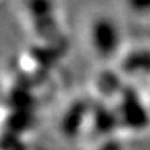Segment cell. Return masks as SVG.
<instances>
[{
    "mask_svg": "<svg viewBox=\"0 0 150 150\" xmlns=\"http://www.w3.org/2000/svg\"><path fill=\"white\" fill-rule=\"evenodd\" d=\"M115 110L121 122V129L142 134L150 128V108L139 92L132 86H125L120 93Z\"/></svg>",
    "mask_w": 150,
    "mask_h": 150,
    "instance_id": "obj_1",
    "label": "cell"
},
{
    "mask_svg": "<svg viewBox=\"0 0 150 150\" xmlns=\"http://www.w3.org/2000/svg\"><path fill=\"white\" fill-rule=\"evenodd\" d=\"M89 43L97 57L114 59L122 45V32L117 21L107 16L96 17L89 25Z\"/></svg>",
    "mask_w": 150,
    "mask_h": 150,
    "instance_id": "obj_2",
    "label": "cell"
},
{
    "mask_svg": "<svg viewBox=\"0 0 150 150\" xmlns=\"http://www.w3.org/2000/svg\"><path fill=\"white\" fill-rule=\"evenodd\" d=\"M92 103L85 99H75L60 117L59 128L61 135L70 140L79 138L86 125H89Z\"/></svg>",
    "mask_w": 150,
    "mask_h": 150,
    "instance_id": "obj_3",
    "label": "cell"
},
{
    "mask_svg": "<svg viewBox=\"0 0 150 150\" xmlns=\"http://www.w3.org/2000/svg\"><path fill=\"white\" fill-rule=\"evenodd\" d=\"M89 127L99 140L117 135L121 129V122L115 106H110L104 100L100 103H92Z\"/></svg>",
    "mask_w": 150,
    "mask_h": 150,
    "instance_id": "obj_4",
    "label": "cell"
},
{
    "mask_svg": "<svg viewBox=\"0 0 150 150\" xmlns=\"http://www.w3.org/2000/svg\"><path fill=\"white\" fill-rule=\"evenodd\" d=\"M124 88L125 86L121 83L120 78L114 72H111V71H104L97 78V91L100 93H103L104 96L117 95L118 97Z\"/></svg>",
    "mask_w": 150,
    "mask_h": 150,
    "instance_id": "obj_5",
    "label": "cell"
},
{
    "mask_svg": "<svg viewBox=\"0 0 150 150\" xmlns=\"http://www.w3.org/2000/svg\"><path fill=\"white\" fill-rule=\"evenodd\" d=\"M93 150H125V146H124L122 139L118 135H114L110 138L100 139Z\"/></svg>",
    "mask_w": 150,
    "mask_h": 150,
    "instance_id": "obj_6",
    "label": "cell"
},
{
    "mask_svg": "<svg viewBox=\"0 0 150 150\" xmlns=\"http://www.w3.org/2000/svg\"><path fill=\"white\" fill-rule=\"evenodd\" d=\"M129 8L132 13L138 14L140 17H149L150 16V1H131L128 3Z\"/></svg>",
    "mask_w": 150,
    "mask_h": 150,
    "instance_id": "obj_7",
    "label": "cell"
}]
</instances>
